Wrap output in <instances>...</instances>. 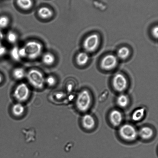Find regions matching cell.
I'll return each mask as SVG.
<instances>
[{
	"label": "cell",
	"mask_w": 158,
	"mask_h": 158,
	"mask_svg": "<svg viewBox=\"0 0 158 158\" xmlns=\"http://www.w3.org/2000/svg\"><path fill=\"white\" fill-rule=\"evenodd\" d=\"M26 57L30 60H35L41 55L43 50V46L39 42L29 41L24 45Z\"/></svg>",
	"instance_id": "obj_1"
},
{
	"label": "cell",
	"mask_w": 158,
	"mask_h": 158,
	"mask_svg": "<svg viewBox=\"0 0 158 158\" xmlns=\"http://www.w3.org/2000/svg\"><path fill=\"white\" fill-rule=\"evenodd\" d=\"M92 99L89 91L83 90L79 94L76 102L77 109L81 112L87 111L90 107Z\"/></svg>",
	"instance_id": "obj_2"
},
{
	"label": "cell",
	"mask_w": 158,
	"mask_h": 158,
	"mask_svg": "<svg viewBox=\"0 0 158 158\" xmlns=\"http://www.w3.org/2000/svg\"><path fill=\"white\" fill-rule=\"evenodd\" d=\"M26 76L28 81L33 87L38 89L44 87L45 79L40 71L36 69L31 70Z\"/></svg>",
	"instance_id": "obj_3"
},
{
	"label": "cell",
	"mask_w": 158,
	"mask_h": 158,
	"mask_svg": "<svg viewBox=\"0 0 158 158\" xmlns=\"http://www.w3.org/2000/svg\"><path fill=\"white\" fill-rule=\"evenodd\" d=\"M119 134L122 139L127 141H134L137 139L138 133L134 126L128 124H125L119 129Z\"/></svg>",
	"instance_id": "obj_4"
},
{
	"label": "cell",
	"mask_w": 158,
	"mask_h": 158,
	"mask_svg": "<svg viewBox=\"0 0 158 158\" xmlns=\"http://www.w3.org/2000/svg\"><path fill=\"white\" fill-rule=\"evenodd\" d=\"M30 91L28 86L22 83L17 86L14 91L13 95L15 100L19 102L26 101L30 96Z\"/></svg>",
	"instance_id": "obj_5"
},
{
	"label": "cell",
	"mask_w": 158,
	"mask_h": 158,
	"mask_svg": "<svg viewBox=\"0 0 158 158\" xmlns=\"http://www.w3.org/2000/svg\"><path fill=\"white\" fill-rule=\"evenodd\" d=\"M100 43L99 36L96 33L91 34L86 37L83 42V47L88 52H93L99 47Z\"/></svg>",
	"instance_id": "obj_6"
},
{
	"label": "cell",
	"mask_w": 158,
	"mask_h": 158,
	"mask_svg": "<svg viewBox=\"0 0 158 158\" xmlns=\"http://www.w3.org/2000/svg\"><path fill=\"white\" fill-rule=\"evenodd\" d=\"M112 85L115 91L119 92H123L127 88V80L123 74L117 73L113 77Z\"/></svg>",
	"instance_id": "obj_7"
},
{
	"label": "cell",
	"mask_w": 158,
	"mask_h": 158,
	"mask_svg": "<svg viewBox=\"0 0 158 158\" xmlns=\"http://www.w3.org/2000/svg\"><path fill=\"white\" fill-rule=\"evenodd\" d=\"M118 62L117 57L112 54H109L103 57L101 62V66L105 70H110L117 66Z\"/></svg>",
	"instance_id": "obj_8"
},
{
	"label": "cell",
	"mask_w": 158,
	"mask_h": 158,
	"mask_svg": "<svg viewBox=\"0 0 158 158\" xmlns=\"http://www.w3.org/2000/svg\"><path fill=\"white\" fill-rule=\"evenodd\" d=\"M109 118L111 124L114 126H117L121 123L123 117L120 111L114 110L110 113Z\"/></svg>",
	"instance_id": "obj_9"
},
{
	"label": "cell",
	"mask_w": 158,
	"mask_h": 158,
	"mask_svg": "<svg viewBox=\"0 0 158 158\" xmlns=\"http://www.w3.org/2000/svg\"><path fill=\"white\" fill-rule=\"evenodd\" d=\"M82 126L85 129L90 130L93 129L95 125V121L90 114H86L82 118Z\"/></svg>",
	"instance_id": "obj_10"
},
{
	"label": "cell",
	"mask_w": 158,
	"mask_h": 158,
	"mask_svg": "<svg viewBox=\"0 0 158 158\" xmlns=\"http://www.w3.org/2000/svg\"><path fill=\"white\" fill-rule=\"evenodd\" d=\"M38 16L44 19H50L53 15L52 10L49 7L43 6L39 9L38 11Z\"/></svg>",
	"instance_id": "obj_11"
},
{
	"label": "cell",
	"mask_w": 158,
	"mask_h": 158,
	"mask_svg": "<svg viewBox=\"0 0 158 158\" xmlns=\"http://www.w3.org/2000/svg\"><path fill=\"white\" fill-rule=\"evenodd\" d=\"M139 134L143 140H148L152 137L154 135V131L149 127L144 126L141 128Z\"/></svg>",
	"instance_id": "obj_12"
},
{
	"label": "cell",
	"mask_w": 158,
	"mask_h": 158,
	"mask_svg": "<svg viewBox=\"0 0 158 158\" xmlns=\"http://www.w3.org/2000/svg\"><path fill=\"white\" fill-rule=\"evenodd\" d=\"M89 60V55L85 52L79 53L76 57L77 63L80 66H85Z\"/></svg>",
	"instance_id": "obj_13"
},
{
	"label": "cell",
	"mask_w": 158,
	"mask_h": 158,
	"mask_svg": "<svg viewBox=\"0 0 158 158\" xmlns=\"http://www.w3.org/2000/svg\"><path fill=\"white\" fill-rule=\"evenodd\" d=\"M16 3L20 8L24 10H29L33 6L32 0H16Z\"/></svg>",
	"instance_id": "obj_14"
},
{
	"label": "cell",
	"mask_w": 158,
	"mask_h": 158,
	"mask_svg": "<svg viewBox=\"0 0 158 158\" xmlns=\"http://www.w3.org/2000/svg\"><path fill=\"white\" fill-rule=\"evenodd\" d=\"M25 111V108L22 104L20 103L15 104L12 106V114L15 117H20L23 115Z\"/></svg>",
	"instance_id": "obj_15"
},
{
	"label": "cell",
	"mask_w": 158,
	"mask_h": 158,
	"mask_svg": "<svg viewBox=\"0 0 158 158\" xmlns=\"http://www.w3.org/2000/svg\"><path fill=\"white\" fill-rule=\"evenodd\" d=\"M42 61L45 65L51 66L55 63V55L51 53H46L43 55Z\"/></svg>",
	"instance_id": "obj_16"
},
{
	"label": "cell",
	"mask_w": 158,
	"mask_h": 158,
	"mask_svg": "<svg viewBox=\"0 0 158 158\" xmlns=\"http://www.w3.org/2000/svg\"><path fill=\"white\" fill-rule=\"evenodd\" d=\"M145 113V109L142 108L136 109L132 115V119L134 121H140L143 118Z\"/></svg>",
	"instance_id": "obj_17"
},
{
	"label": "cell",
	"mask_w": 158,
	"mask_h": 158,
	"mask_svg": "<svg viewBox=\"0 0 158 158\" xmlns=\"http://www.w3.org/2000/svg\"><path fill=\"white\" fill-rule=\"evenodd\" d=\"M117 105L121 108H125L128 106L129 103L128 97L125 94H121L117 97Z\"/></svg>",
	"instance_id": "obj_18"
},
{
	"label": "cell",
	"mask_w": 158,
	"mask_h": 158,
	"mask_svg": "<svg viewBox=\"0 0 158 158\" xmlns=\"http://www.w3.org/2000/svg\"><path fill=\"white\" fill-rule=\"evenodd\" d=\"M130 53V50L126 46H123L119 49L117 52L118 57L122 60L126 59L129 57Z\"/></svg>",
	"instance_id": "obj_19"
},
{
	"label": "cell",
	"mask_w": 158,
	"mask_h": 158,
	"mask_svg": "<svg viewBox=\"0 0 158 158\" xmlns=\"http://www.w3.org/2000/svg\"><path fill=\"white\" fill-rule=\"evenodd\" d=\"M25 75L24 70L21 67L15 68L12 72L14 78L17 80L22 79L25 76Z\"/></svg>",
	"instance_id": "obj_20"
},
{
	"label": "cell",
	"mask_w": 158,
	"mask_h": 158,
	"mask_svg": "<svg viewBox=\"0 0 158 158\" xmlns=\"http://www.w3.org/2000/svg\"><path fill=\"white\" fill-rule=\"evenodd\" d=\"M6 38L9 43L14 44L16 42L18 39V36L15 32L10 31L8 32Z\"/></svg>",
	"instance_id": "obj_21"
},
{
	"label": "cell",
	"mask_w": 158,
	"mask_h": 158,
	"mask_svg": "<svg viewBox=\"0 0 158 158\" xmlns=\"http://www.w3.org/2000/svg\"><path fill=\"white\" fill-rule=\"evenodd\" d=\"M10 56L15 61H19L21 59L19 53V48L15 46L12 48L10 51Z\"/></svg>",
	"instance_id": "obj_22"
},
{
	"label": "cell",
	"mask_w": 158,
	"mask_h": 158,
	"mask_svg": "<svg viewBox=\"0 0 158 158\" xmlns=\"http://www.w3.org/2000/svg\"><path fill=\"white\" fill-rule=\"evenodd\" d=\"M8 17L6 15L0 16V29H4L7 27L9 23Z\"/></svg>",
	"instance_id": "obj_23"
},
{
	"label": "cell",
	"mask_w": 158,
	"mask_h": 158,
	"mask_svg": "<svg viewBox=\"0 0 158 158\" xmlns=\"http://www.w3.org/2000/svg\"><path fill=\"white\" fill-rule=\"evenodd\" d=\"M45 83L49 86H53L56 83V79L52 75H49L45 79Z\"/></svg>",
	"instance_id": "obj_24"
},
{
	"label": "cell",
	"mask_w": 158,
	"mask_h": 158,
	"mask_svg": "<svg viewBox=\"0 0 158 158\" xmlns=\"http://www.w3.org/2000/svg\"><path fill=\"white\" fill-rule=\"evenodd\" d=\"M7 49L4 46H3L1 41H0V57H2L6 53Z\"/></svg>",
	"instance_id": "obj_25"
},
{
	"label": "cell",
	"mask_w": 158,
	"mask_h": 158,
	"mask_svg": "<svg viewBox=\"0 0 158 158\" xmlns=\"http://www.w3.org/2000/svg\"><path fill=\"white\" fill-rule=\"evenodd\" d=\"M19 53L20 57H21V59L26 58V52L24 46H23L22 47L19 48Z\"/></svg>",
	"instance_id": "obj_26"
},
{
	"label": "cell",
	"mask_w": 158,
	"mask_h": 158,
	"mask_svg": "<svg viewBox=\"0 0 158 158\" xmlns=\"http://www.w3.org/2000/svg\"><path fill=\"white\" fill-rule=\"evenodd\" d=\"M152 33V35L155 38H157L158 36V28L157 26H155L153 28Z\"/></svg>",
	"instance_id": "obj_27"
},
{
	"label": "cell",
	"mask_w": 158,
	"mask_h": 158,
	"mask_svg": "<svg viewBox=\"0 0 158 158\" xmlns=\"http://www.w3.org/2000/svg\"><path fill=\"white\" fill-rule=\"evenodd\" d=\"M4 38V34L2 31L0 30V41H1V40Z\"/></svg>",
	"instance_id": "obj_28"
},
{
	"label": "cell",
	"mask_w": 158,
	"mask_h": 158,
	"mask_svg": "<svg viewBox=\"0 0 158 158\" xmlns=\"http://www.w3.org/2000/svg\"><path fill=\"white\" fill-rule=\"evenodd\" d=\"M3 80V78L2 76L1 75V74H0V83L2 82Z\"/></svg>",
	"instance_id": "obj_29"
}]
</instances>
